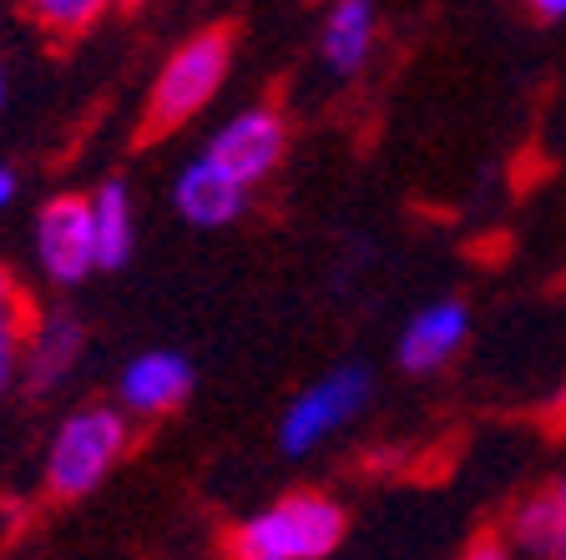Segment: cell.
Instances as JSON below:
<instances>
[{
	"instance_id": "6da1fadb",
	"label": "cell",
	"mask_w": 566,
	"mask_h": 560,
	"mask_svg": "<svg viewBox=\"0 0 566 560\" xmlns=\"http://www.w3.org/2000/svg\"><path fill=\"white\" fill-rule=\"evenodd\" d=\"M349 536V515L329 490H283L228 530V560H329Z\"/></svg>"
},
{
	"instance_id": "7a4b0ae2",
	"label": "cell",
	"mask_w": 566,
	"mask_h": 560,
	"mask_svg": "<svg viewBox=\"0 0 566 560\" xmlns=\"http://www.w3.org/2000/svg\"><path fill=\"white\" fill-rule=\"evenodd\" d=\"M233 76V31L228 25H202V31L182 35L167 61L157 66L153 86H147V106H142V127L153 137L182 131L188 121H198L218 92Z\"/></svg>"
},
{
	"instance_id": "3957f363",
	"label": "cell",
	"mask_w": 566,
	"mask_h": 560,
	"mask_svg": "<svg viewBox=\"0 0 566 560\" xmlns=\"http://www.w3.org/2000/svg\"><path fill=\"white\" fill-rule=\"evenodd\" d=\"M132 414L122 404H82L51 430L41 485L51 500H86L132 450Z\"/></svg>"
},
{
	"instance_id": "277c9868",
	"label": "cell",
	"mask_w": 566,
	"mask_h": 560,
	"mask_svg": "<svg viewBox=\"0 0 566 560\" xmlns=\"http://www.w3.org/2000/svg\"><path fill=\"white\" fill-rule=\"evenodd\" d=\"M375 404V373L365 363L324 369L314 384H304L279 420V450L289 459H308L324 444H334L349 424H359Z\"/></svg>"
},
{
	"instance_id": "5b68a950",
	"label": "cell",
	"mask_w": 566,
	"mask_h": 560,
	"mask_svg": "<svg viewBox=\"0 0 566 560\" xmlns=\"http://www.w3.org/2000/svg\"><path fill=\"white\" fill-rule=\"evenodd\" d=\"M202 157L259 198V187L269 182L283 167V157H289V117L269 102L238 106L233 117H223L212 127V137L202 141Z\"/></svg>"
},
{
	"instance_id": "8992f818",
	"label": "cell",
	"mask_w": 566,
	"mask_h": 560,
	"mask_svg": "<svg viewBox=\"0 0 566 560\" xmlns=\"http://www.w3.org/2000/svg\"><path fill=\"white\" fill-rule=\"evenodd\" d=\"M31 257L41 278L56 283V288H82L92 273H102L86 192H56V198L41 202L31 222Z\"/></svg>"
},
{
	"instance_id": "52a82bcc",
	"label": "cell",
	"mask_w": 566,
	"mask_h": 560,
	"mask_svg": "<svg viewBox=\"0 0 566 560\" xmlns=\"http://www.w3.org/2000/svg\"><path fill=\"white\" fill-rule=\"evenodd\" d=\"M475 334V318L460 298H436V304L415 308L405 318L400 339H395V363H400L410 379H430V373H446L450 363L465 353Z\"/></svg>"
},
{
	"instance_id": "ba28073f",
	"label": "cell",
	"mask_w": 566,
	"mask_h": 560,
	"mask_svg": "<svg viewBox=\"0 0 566 560\" xmlns=\"http://www.w3.org/2000/svg\"><path fill=\"white\" fill-rule=\"evenodd\" d=\"M192 394V363L177 349H142L117 373V404L132 420H167L188 404Z\"/></svg>"
},
{
	"instance_id": "9c48e42d",
	"label": "cell",
	"mask_w": 566,
	"mask_h": 560,
	"mask_svg": "<svg viewBox=\"0 0 566 560\" xmlns=\"http://www.w3.org/2000/svg\"><path fill=\"white\" fill-rule=\"evenodd\" d=\"M86 328L71 314H35L21 349V389L25 394H56L82 369Z\"/></svg>"
},
{
	"instance_id": "30bf717a",
	"label": "cell",
	"mask_w": 566,
	"mask_h": 560,
	"mask_svg": "<svg viewBox=\"0 0 566 560\" xmlns=\"http://www.w3.org/2000/svg\"><path fill=\"white\" fill-rule=\"evenodd\" d=\"M172 208L182 222L212 233V228H233V222L253 208V192L238 187L233 177H223L202 152H192L172 177Z\"/></svg>"
},
{
	"instance_id": "8fae6325",
	"label": "cell",
	"mask_w": 566,
	"mask_h": 560,
	"mask_svg": "<svg viewBox=\"0 0 566 560\" xmlns=\"http://www.w3.org/2000/svg\"><path fill=\"white\" fill-rule=\"evenodd\" d=\"M379 51V6L375 0H329L318 21V66L334 82H349Z\"/></svg>"
},
{
	"instance_id": "7c38bea8",
	"label": "cell",
	"mask_w": 566,
	"mask_h": 560,
	"mask_svg": "<svg viewBox=\"0 0 566 560\" xmlns=\"http://www.w3.org/2000/svg\"><path fill=\"white\" fill-rule=\"evenodd\" d=\"M506 540L521 550V560H552L566 550V469L542 479L526 500L511 510Z\"/></svg>"
},
{
	"instance_id": "4fadbf2b",
	"label": "cell",
	"mask_w": 566,
	"mask_h": 560,
	"mask_svg": "<svg viewBox=\"0 0 566 560\" xmlns=\"http://www.w3.org/2000/svg\"><path fill=\"white\" fill-rule=\"evenodd\" d=\"M92 202V233H96V257H102V273L122 268L137 247V198L122 177H106L86 192Z\"/></svg>"
},
{
	"instance_id": "5bb4252c",
	"label": "cell",
	"mask_w": 566,
	"mask_h": 560,
	"mask_svg": "<svg viewBox=\"0 0 566 560\" xmlns=\"http://www.w3.org/2000/svg\"><path fill=\"white\" fill-rule=\"evenodd\" d=\"M31 298H25L21 278H15L6 263H0V399L21 384V349L25 334H31Z\"/></svg>"
},
{
	"instance_id": "9a60e30c",
	"label": "cell",
	"mask_w": 566,
	"mask_h": 560,
	"mask_svg": "<svg viewBox=\"0 0 566 560\" xmlns=\"http://www.w3.org/2000/svg\"><path fill=\"white\" fill-rule=\"evenodd\" d=\"M21 11L51 41H82L117 11V0H21Z\"/></svg>"
},
{
	"instance_id": "2e32d148",
	"label": "cell",
	"mask_w": 566,
	"mask_h": 560,
	"mask_svg": "<svg viewBox=\"0 0 566 560\" xmlns=\"http://www.w3.org/2000/svg\"><path fill=\"white\" fill-rule=\"evenodd\" d=\"M455 560H521V550L511 546L506 530H501V536H475Z\"/></svg>"
},
{
	"instance_id": "e0dca14e",
	"label": "cell",
	"mask_w": 566,
	"mask_h": 560,
	"mask_svg": "<svg viewBox=\"0 0 566 560\" xmlns=\"http://www.w3.org/2000/svg\"><path fill=\"white\" fill-rule=\"evenodd\" d=\"M15 198H21V177H15L11 162H0V212H11Z\"/></svg>"
},
{
	"instance_id": "ac0fdd59",
	"label": "cell",
	"mask_w": 566,
	"mask_h": 560,
	"mask_svg": "<svg viewBox=\"0 0 566 560\" xmlns=\"http://www.w3.org/2000/svg\"><path fill=\"white\" fill-rule=\"evenodd\" d=\"M531 15H542V21H566V0H521Z\"/></svg>"
},
{
	"instance_id": "d6986e66",
	"label": "cell",
	"mask_w": 566,
	"mask_h": 560,
	"mask_svg": "<svg viewBox=\"0 0 566 560\" xmlns=\"http://www.w3.org/2000/svg\"><path fill=\"white\" fill-rule=\"evenodd\" d=\"M6 102H11V66L0 56V112H6Z\"/></svg>"
},
{
	"instance_id": "ffe728a7",
	"label": "cell",
	"mask_w": 566,
	"mask_h": 560,
	"mask_svg": "<svg viewBox=\"0 0 566 560\" xmlns=\"http://www.w3.org/2000/svg\"><path fill=\"white\" fill-rule=\"evenodd\" d=\"M147 0H117V11H142Z\"/></svg>"
},
{
	"instance_id": "44dd1931",
	"label": "cell",
	"mask_w": 566,
	"mask_h": 560,
	"mask_svg": "<svg viewBox=\"0 0 566 560\" xmlns=\"http://www.w3.org/2000/svg\"><path fill=\"white\" fill-rule=\"evenodd\" d=\"M552 560H566V550H562V556H552Z\"/></svg>"
}]
</instances>
